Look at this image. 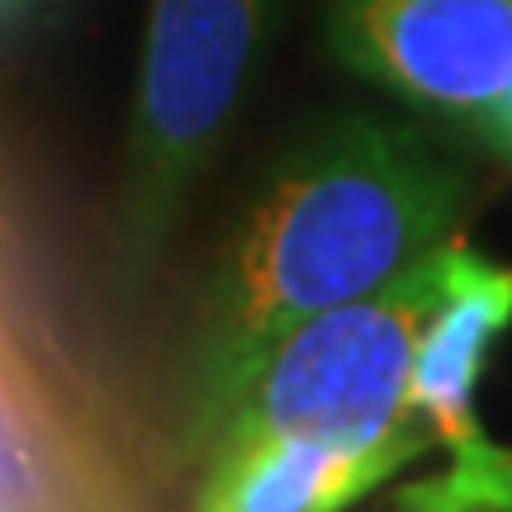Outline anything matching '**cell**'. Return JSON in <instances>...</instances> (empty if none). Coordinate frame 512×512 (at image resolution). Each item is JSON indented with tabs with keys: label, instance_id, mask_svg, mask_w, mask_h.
Returning a JSON list of instances; mask_svg holds the SVG:
<instances>
[{
	"label": "cell",
	"instance_id": "cell-1",
	"mask_svg": "<svg viewBox=\"0 0 512 512\" xmlns=\"http://www.w3.org/2000/svg\"><path fill=\"white\" fill-rule=\"evenodd\" d=\"M465 181L413 133L347 114L275 166L209 290L190 356L185 437L204 460L238 394L294 328L366 299L451 242Z\"/></svg>",
	"mask_w": 512,
	"mask_h": 512
},
{
	"label": "cell",
	"instance_id": "cell-2",
	"mask_svg": "<svg viewBox=\"0 0 512 512\" xmlns=\"http://www.w3.org/2000/svg\"><path fill=\"white\" fill-rule=\"evenodd\" d=\"M275 0H147L119 185V256L157 261L256 76Z\"/></svg>",
	"mask_w": 512,
	"mask_h": 512
},
{
	"label": "cell",
	"instance_id": "cell-3",
	"mask_svg": "<svg viewBox=\"0 0 512 512\" xmlns=\"http://www.w3.org/2000/svg\"><path fill=\"white\" fill-rule=\"evenodd\" d=\"M441 285L446 247L389 280L384 290L337 304L294 328L256 366L204 456L247 441H313L332 451H375L413 427H427L408 413V384L422 323L437 309Z\"/></svg>",
	"mask_w": 512,
	"mask_h": 512
},
{
	"label": "cell",
	"instance_id": "cell-4",
	"mask_svg": "<svg viewBox=\"0 0 512 512\" xmlns=\"http://www.w3.org/2000/svg\"><path fill=\"white\" fill-rule=\"evenodd\" d=\"M328 43L380 91L484 128L512 91V0H332Z\"/></svg>",
	"mask_w": 512,
	"mask_h": 512
},
{
	"label": "cell",
	"instance_id": "cell-5",
	"mask_svg": "<svg viewBox=\"0 0 512 512\" xmlns=\"http://www.w3.org/2000/svg\"><path fill=\"white\" fill-rule=\"evenodd\" d=\"M512 328V266L470 252L465 242H446V285L437 309L427 313L413 356L408 413L432 427V437L451 451L484 437L475 394L489 366V351Z\"/></svg>",
	"mask_w": 512,
	"mask_h": 512
},
{
	"label": "cell",
	"instance_id": "cell-6",
	"mask_svg": "<svg viewBox=\"0 0 512 512\" xmlns=\"http://www.w3.org/2000/svg\"><path fill=\"white\" fill-rule=\"evenodd\" d=\"M427 427L384 441L375 451H332L313 441H247L204 456V479L190 512H347L427 456Z\"/></svg>",
	"mask_w": 512,
	"mask_h": 512
},
{
	"label": "cell",
	"instance_id": "cell-7",
	"mask_svg": "<svg viewBox=\"0 0 512 512\" xmlns=\"http://www.w3.org/2000/svg\"><path fill=\"white\" fill-rule=\"evenodd\" d=\"M394 512H512V451L489 432L451 446L446 470L399 489Z\"/></svg>",
	"mask_w": 512,
	"mask_h": 512
},
{
	"label": "cell",
	"instance_id": "cell-8",
	"mask_svg": "<svg viewBox=\"0 0 512 512\" xmlns=\"http://www.w3.org/2000/svg\"><path fill=\"white\" fill-rule=\"evenodd\" d=\"M0 394H24V375H19L15 351L5 342V328H0Z\"/></svg>",
	"mask_w": 512,
	"mask_h": 512
},
{
	"label": "cell",
	"instance_id": "cell-9",
	"mask_svg": "<svg viewBox=\"0 0 512 512\" xmlns=\"http://www.w3.org/2000/svg\"><path fill=\"white\" fill-rule=\"evenodd\" d=\"M494 143H503V147H512V91L503 95V105H498V114L489 119V128H484Z\"/></svg>",
	"mask_w": 512,
	"mask_h": 512
}]
</instances>
